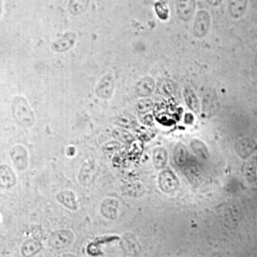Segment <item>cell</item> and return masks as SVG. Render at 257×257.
I'll use <instances>...</instances> for the list:
<instances>
[{
	"mask_svg": "<svg viewBox=\"0 0 257 257\" xmlns=\"http://www.w3.org/2000/svg\"><path fill=\"white\" fill-rule=\"evenodd\" d=\"M175 11L181 21L191 22L196 13V0H175Z\"/></svg>",
	"mask_w": 257,
	"mask_h": 257,
	"instance_id": "cell-2",
	"label": "cell"
},
{
	"mask_svg": "<svg viewBox=\"0 0 257 257\" xmlns=\"http://www.w3.org/2000/svg\"><path fill=\"white\" fill-rule=\"evenodd\" d=\"M76 35L74 32H66L52 43V50L55 53H64L74 47Z\"/></svg>",
	"mask_w": 257,
	"mask_h": 257,
	"instance_id": "cell-3",
	"label": "cell"
},
{
	"mask_svg": "<svg viewBox=\"0 0 257 257\" xmlns=\"http://www.w3.org/2000/svg\"><path fill=\"white\" fill-rule=\"evenodd\" d=\"M143 1H144L145 4H149L150 5V4H154L156 0H143Z\"/></svg>",
	"mask_w": 257,
	"mask_h": 257,
	"instance_id": "cell-8",
	"label": "cell"
},
{
	"mask_svg": "<svg viewBox=\"0 0 257 257\" xmlns=\"http://www.w3.org/2000/svg\"><path fill=\"white\" fill-rule=\"evenodd\" d=\"M211 6L213 7H216V6H219L222 2V0H206Z\"/></svg>",
	"mask_w": 257,
	"mask_h": 257,
	"instance_id": "cell-6",
	"label": "cell"
},
{
	"mask_svg": "<svg viewBox=\"0 0 257 257\" xmlns=\"http://www.w3.org/2000/svg\"><path fill=\"white\" fill-rule=\"evenodd\" d=\"M90 2L91 0H69L68 11L72 16L78 17L88 10Z\"/></svg>",
	"mask_w": 257,
	"mask_h": 257,
	"instance_id": "cell-5",
	"label": "cell"
},
{
	"mask_svg": "<svg viewBox=\"0 0 257 257\" xmlns=\"http://www.w3.org/2000/svg\"><path fill=\"white\" fill-rule=\"evenodd\" d=\"M3 3H4V0H0V19L2 18V15H3Z\"/></svg>",
	"mask_w": 257,
	"mask_h": 257,
	"instance_id": "cell-7",
	"label": "cell"
},
{
	"mask_svg": "<svg viewBox=\"0 0 257 257\" xmlns=\"http://www.w3.org/2000/svg\"><path fill=\"white\" fill-rule=\"evenodd\" d=\"M248 0H229L228 12L232 19H241L248 7Z\"/></svg>",
	"mask_w": 257,
	"mask_h": 257,
	"instance_id": "cell-4",
	"label": "cell"
},
{
	"mask_svg": "<svg viewBox=\"0 0 257 257\" xmlns=\"http://www.w3.org/2000/svg\"><path fill=\"white\" fill-rule=\"evenodd\" d=\"M211 25V14L207 10L197 11L194 15L193 35L196 38H204L208 36Z\"/></svg>",
	"mask_w": 257,
	"mask_h": 257,
	"instance_id": "cell-1",
	"label": "cell"
}]
</instances>
